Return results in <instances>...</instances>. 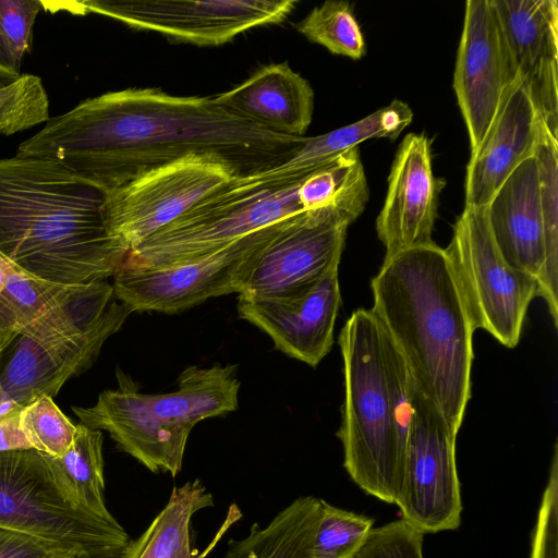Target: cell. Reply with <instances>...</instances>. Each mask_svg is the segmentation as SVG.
I'll use <instances>...</instances> for the list:
<instances>
[{
  "mask_svg": "<svg viewBox=\"0 0 558 558\" xmlns=\"http://www.w3.org/2000/svg\"><path fill=\"white\" fill-rule=\"evenodd\" d=\"M52 558H88V557L85 556V555H82V554L71 553V554H64V555H60V556H54Z\"/></svg>",
  "mask_w": 558,
  "mask_h": 558,
  "instance_id": "cell-41",
  "label": "cell"
},
{
  "mask_svg": "<svg viewBox=\"0 0 558 558\" xmlns=\"http://www.w3.org/2000/svg\"><path fill=\"white\" fill-rule=\"evenodd\" d=\"M340 303L337 268L294 295H239L236 308L242 319L270 337L276 349L314 367L333 344Z\"/></svg>",
  "mask_w": 558,
  "mask_h": 558,
  "instance_id": "cell-15",
  "label": "cell"
},
{
  "mask_svg": "<svg viewBox=\"0 0 558 558\" xmlns=\"http://www.w3.org/2000/svg\"><path fill=\"white\" fill-rule=\"evenodd\" d=\"M424 534L402 519L372 529L353 558H424Z\"/></svg>",
  "mask_w": 558,
  "mask_h": 558,
  "instance_id": "cell-34",
  "label": "cell"
},
{
  "mask_svg": "<svg viewBox=\"0 0 558 558\" xmlns=\"http://www.w3.org/2000/svg\"><path fill=\"white\" fill-rule=\"evenodd\" d=\"M20 426L32 449L52 458L65 453L76 433V425L48 396L21 409Z\"/></svg>",
  "mask_w": 558,
  "mask_h": 558,
  "instance_id": "cell-32",
  "label": "cell"
},
{
  "mask_svg": "<svg viewBox=\"0 0 558 558\" xmlns=\"http://www.w3.org/2000/svg\"><path fill=\"white\" fill-rule=\"evenodd\" d=\"M117 376V389L104 390L93 407L72 411L83 425L107 430L121 451L154 473L177 476L192 428L239 407L235 365L189 366L167 393H141L121 371Z\"/></svg>",
  "mask_w": 558,
  "mask_h": 558,
  "instance_id": "cell-4",
  "label": "cell"
},
{
  "mask_svg": "<svg viewBox=\"0 0 558 558\" xmlns=\"http://www.w3.org/2000/svg\"><path fill=\"white\" fill-rule=\"evenodd\" d=\"M486 214L492 235L506 262L537 281L545 250L535 155L505 180L487 204Z\"/></svg>",
  "mask_w": 558,
  "mask_h": 558,
  "instance_id": "cell-20",
  "label": "cell"
},
{
  "mask_svg": "<svg viewBox=\"0 0 558 558\" xmlns=\"http://www.w3.org/2000/svg\"><path fill=\"white\" fill-rule=\"evenodd\" d=\"M544 225L545 259L537 278L536 296L547 304L558 326V140L546 135L535 153Z\"/></svg>",
  "mask_w": 558,
  "mask_h": 558,
  "instance_id": "cell-27",
  "label": "cell"
},
{
  "mask_svg": "<svg viewBox=\"0 0 558 558\" xmlns=\"http://www.w3.org/2000/svg\"><path fill=\"white\" fill-rule=\"evenodd\" d=\"M368 197L359 147L313 170L298 187V199L304 211L331 207L354 221L364 211Z\"/></svg>",
  "mask_w": 558,
  "mask_h": 558,
  "instance_id": "cell-26",
  "label": "cell"
},
{
  "mask_svg": "<svg viewBox=\"0 0 558 558\" xmlns=\"http://www.w3.org/2000/svg\"><path fill=\"white\" fill-rule=\"evenodd\" d=\"M69 286L45 280L13 264L0 291V355Z\"/></svg>",
  "mask_w": 558,
  "mask_h": 558,
  "instance_id": "cell-28",
  "label": "cell"
},
{
  "mask_svg": "<svg viewBox=\"0 0 558 558\" xmlns=\"http://www.w3.org/2000/svg\"><path fill=\"white\" fill-rule=\"evenodd\" d=\"M238 177L228 162L201 155H190L150 170L105 193L102 209L107 230L132 251Z\"/></svg>",
  "mask_w": 558,
  "mask_h": 558,
  "instance_id": "cell-9",
  "label": "cell"
},
{
  "mask_svg": "<svg viewBox=\"0 0 558 558\" xmlns=\"http://www.w3.org/2000/svg\"><path fill=\"white\" fill-rule=\"evenodd\" d=\"M0 526L88 558H122L131 541L114 518L104 519L76 507L48 457L35 449L0 451Z\"/></svg>",
  "mask_w": 558,
  "mask_h": 558,
  "instance_id": "cell-6",
  "label": "cell"
},
{
  "mask_svg": "<svg viewBox=\"0 0 558 558\" xmlns=\"http://www.w3.org/2000/svg\"><path fill=\"white\" fill-rule=\"evenodd\" d=\"M456 437L415 387L414 415L395 504L401 519L423 534L456 530L461 523Z\"/></svg>",
  "mask_w": 558,
  "mask_h": 558,
  "instance_id": "cell-13",
  "label": "cell"
},
{
  "mask_svg": "<svg viewBox=\"0 0 558 558\" xmlns=\"http://www.w3.org/2000/svg\"><path fill=\"white\" fill-rule=\"evenodd\" d=\"M412 120L411 107L402 100L395 99L351 124L318 136L305 137L303 145L283 163L240 177V181L248 187L257 189L291 184L343 153L359 147L364 141L396 140Z\"/></svg>",
  "mask_w": 558,
  "mask_h": 558,
  "instance_id": "cell-22",
  "label": "cell"
},
{
  "mask_svg": "<svg viewBox=\"0 0 558 558\" xmlns=\"http://www.w3.org/2000/svg\"><path fill=\"white\" fill-rule=\"evenodd\" d=\"M4 84H5V83H1V82H0V86H1V85H4Z\"/></svg>",
  "mask_w": 558,
  "mask_h": 558,
  "instance_id": "cell-42",
  "label": "cell"
},
{
  "mask_svg": "<svg viewBox=\"0 0 558 558\" xmlns=\"http://www.w3.org/2000/svg\"><path fill=\"white\" fill-rule=\"evenodd\" d=\"M371 289L369 311L457 435L471 397L474 329L445 250L432 243L385 257Z\"/></svg>",
  "mask_w": 558,
  "mask_h": 558,
  "instance_id": "cell-3",
  "label": "cell"
},
{
  "mask_svg": "<svg viewBox=\"0 0 558 558\" xmlns=\"http://www.w3.org/2000/svg\"><path fill=\"white\" fill-rule=\"evenodd\" d=\"M213 97L234 113L292 137H304L313 119L314 90L288 62L264 65L241 84Z\"/></svg>",
  "mask_w": 558,
  "mask_h": 558,
  "instance_id": "cell-21",
  "label": "cell"
},
{
  "mask_svg": "<svg viewBox=\"0 0 558 558\" xmlns=\"http://www.w3.org/2000/svg\"><path fill=\"white\" fill-rule=\"evenodd\" d=\"M104 198L56 160L0 158V254L56 283L113 277L130 250L109 234Z\"/></svg>",
  "mask_w": 558,
  "mask_h": 558,
  "instance_id": "cell-2",
  "label": "cell"
},
{
  "mask_svg": "<svg viewBox=\"0 0 558 558\" xmlns=\"http://www.w3.org/2000/svg\"><path fill=\"white\" fill-rule=\"evenodd\" d=\"M444 250L473 329H484L502 345L514 348L537 284L501 255L490 232L486 206H464Z\"/></svg>",
  "mask_w": 558,
  "mask_h": 558,
  "instance_id": "cell-8",
  "label": "cell"
},
{
  "mask_svg": "<svg viewBox=\"0 0 558 558\" xmlns=\"http://www.w3.org/2000/svg\"><path fill=\"white\" fill-rule=\"evenodd\" d=\"M0 66L4 68L7 70H10V71L20 73V71H17L14 68L12 59H11L7 48L4 47L1 38H0Z\"/></svg>",
  "mask_w": 558,
  "mask_h": 558,
  "instance_id": "cell-38",
  "label": "cell"
},
{
  "mask_svg": "<svg viewBox=\"0 0 558 558\" xmlns=\"http://www.w3.org/2000/svg\"><path fill=\"white\" fill-rule=\"evenodd\" d=\"M517 78L493 0L466 1L452 86L471 153L483 141Z\"/></svg>",
  "mask_w": 558,
  "mask_h": 558,
  "instance_id": "cell-14",
  "label": "cell"
},
{
  "mask_svg": "<svg viewBox=\"0 0 558 558\" xmlns=\"http://www.w3.org/2000/svg\"><path fill=\"white\" fill-rule=\"evenodd\" d=\"M519 80L548 133L558 140V2L493 0Z\"/></svg>",
  "mask_w": 558,
  "mask_h": 558,
  "instance_id": "cell-17",
  "label": "cell"
},
{
  "mask_svg": "<svg viewBox=\"0 0 558 558\" xmlns=\"http://www.w3.org/2000/svg\"><path fill=\"white\" fill-rule=\"evenodd\" d=\"M102 441L100 430L78 423L65 453L59 458L46 456L59 484L76 507L112 519L104 499Z\"/></svg>",
  "mask_w": 558,
  "mask_h": 558,
  "instance_id": "cell-25",
  "label": "cell"
},
{
  "mask_svg": "<svg viewBox=\"0 0 558 558\" xmlns=\"http://www.w3.org/2000/svg\"><path fill=\"white\" fill-rule=\"evenodd\" d=\"M301 181L257 189L238 177L130 251L123 266H167L197 258L303 213L298 199Z\"/></svg>",
  "mask_w": 558,
  "mask_h": 558,
  "instance_id": "cell-7",
  "label": "cell"
},
{
  "mask_svg": "<svg viewBox=\"0 0 558 558\" xmlns=\"http://www.w3.org/2000/svg\"><path fill=\"white\" fill-rule=\"evenodd\" d=\"M15 408H19V407H13L7 402L4 395L2 392V389H1V386H0V416L4 415L5 413H8L9 411H11Z\"/></svg>",
  "mask_w": 558,
  "mask_h": 558,
  "instance_id": "cell-40",
  "label": "cell"
},
{
  "mask_svg": "<svg viewBox=\"0 0 558 558\" xmlns=\"http://www.w3.org/2000/svg\"><path fill=\"white\" fill-rule=\"evenodd\" d=\"M339 345L344 402L337 436L343 447V466L362 490L395 504L401 484L395 405L383 329L371 311L352 313L340 332Z\"/></svg>",
  "mask_w": 558,
  "mask_h": 558,
  "instance_id": "cell-5",
  "label": "cell"
},
{
  "mask_svg": "<svg viewBox=\"0 0 558 558\" xmlns=\"http://www.w3.org/2000/svg\"><path fill=\"white\" fill-rule=\"evenodd\" d=\"M322 499L298 497L266 526L254 523L246 536L231 539L223 558H310Z\"/></svg>",
  "mask_w": 558,
  "mask_h": 558,
  "instance_id": "cell-23",
  "label": "cell"
},
{
  "mask_svg": "<svg viewBox=\"0 0 558 558\" xmlns=\"http://www.w3.org/2000/svg\"><path fill=\"white\" fill-rule=\"evenodd\" d=\"M128 317L116 316L78 337L48 345L20 335L0 355V386L7 402L24 408L44 396L53 399L66 380L95 363L105 341Z\"/></svg>",
  "mask_w": 558,
  "mask_h": 558,
  "instance_id": "cell-18",
  "label": "cell"
},
{
  "mask_svg": "<svg viewBox=\"0 0 558 558\" xmlns=\"http://www.w3.org/2000/svg\"><path fill=\"white\" fill-rule=\"evenodd\" d=\"M21 409L0 416V451L32 449L20 426Z\"/></svg>",
  "mask_w": 558,
  "mask_h": 558,
  "instance_id": "cell-37",
  "label": "cell"
},
{
  "mask_svg": "<svg viewBox=\"0 0 558 558\" xmlns=\"http://www.w3.org/2000/svg\"><path fill=\"white\" fill-rule=\"evenodd\" d=\"M546 135L550 134L527 89L517 78L483 141L470 154L464 184L465 206H487L513 170L535 155Z\"/></svg>",
  "mask_w": 558,
  "mask_h": 558,
  "instance_id": "cell-19",
  "label": "cell"
},
{
  "mask_svg": "<svg viewBox=\"0 0 558 558\" xmlns=\"http://www.w3.org/2000/svg\"><path fill=\"white\" fill-rule=\"evenodd\" d=\"M278 222L197 258L167 266H122L113 276L114 294L133 312L161 313L183 311L219 295L239 294L259 248Z\"/></svg>",
  "mask_w": 558,
  "mask_h": 558,
  "instance_id": "cell-10",
  "label": "cell"
},
{
  "mask_svg": "<svg viewBox=\"0 0 558 558\" xmlns=\"http://www.w3.org/2000/svg\"><path fill=\"white\" fill-rule=\"evenodd\" d=\"M304 141L265 129L213 96L130 87L49 118L16 155L56 160L105 194L190 155L219 158L245 177L280 166Z\"/></svg>",
  "mask_w": 558,
  "mask_h": 558,
  "instance_id": "cell-1",
  "label": "cell"
},
{
  "mask_svg": "<svg viewBox=\"0 0 558 558\" xmlns=\"http://www.w3.org/2000/svg\"><path fill=\"white\" fill-rule=\"evenodd\" d=\"M445 184L433 172L430 140L423 133L407 134L395 155L386 198L376 219L385 257L434 243L438 196Z\"/></svg>",
  "mask_w": 558,
  "mask_h": 558,
  "instance_id": "cell-16",
  "label": "cell"
},
{
  "mask_svg": "<svg viewBox=\"0 0 558 558\" xmlns=\"http://www.w3.org/2000/svg\"><path fill=\"white\" fill-rule=\"evenodd\" d=\"M298 0H86L73 13H97L131 28L197 46H220L241 33L283 22Z\"/></svg>",
  "mask_w": 558,
  "mask_h": 558,
  "instance_id": "cell-11",
  "label": "cell"
},
{
  "mask_svg": "<svg viewBox=\"0 0 558 558\" xmlns=\"http://www.w3.org/2000/svg\"><path fill=\"white\" fill-rule=\"evenodd\" d=\"M20 73L17 72H13V71H10V70H7L2 66H0V82L1 83H11L13 81H15L16 78L20 77Z\"/></svg>",
  "mask_w": 558,
  "mask_h": 558,
  "instance_id": "cell-39",
  "label": "cell"
},
{
  "mask_svg": "<svg viewBox=\"0 0 558 558\" xmlns=\"http://www.w3.org/2000/svg\"><path fill=\"white\" fill-rule=\"evenodd\" d=\"M49 118V99L39 76L21 74L0 86V135L26 131Z\"/></svg>",
  "mask_w": 558,
  "mask_h": 558,
  "instance_id": "cell-31",
  "label": "cell"
},
{
  "mask_svg": "<svg viewBox=\"0 0 558 558\" xmlns=\"http://www.w3.org/2000/svg\"><path fill=\"white\" fill-rule=\"evenodd\" d=\"M44 9L38 0H0V38L17 71L31 48L36 17Z\"/></svg>",
  "mask_w": 558,
  "mask_h": 558,
  "instance_id": "cell-33",
  "label": "cell"
},
{
  "mask_svg": "<svg viewBox=\"0 0 558 558\" xmlns=\"http://www.w3.org/2000/svg\"><path fill=\"white\" fill-rule=\"evenodd\" d=\"M213 506V495L199 480L174 486L162 510L130 541L122 558H199L191 545L192 518Z\"/></svg>",
  "mask_w": 558,
  "mask_h": 558,
  "instance_id": "cell-24",
  "label": "cell"
},
{
  "mask_svg": "<svg viewBox=\"0 0 558 558\" xmlns=\"http://www.w3.org/2000/svg\"><path fill=\"white\" fill-rule=\"evenodd\" d=\"M373 525L372 518L337 508L322 499L310 558H353L366 542Z\"/></svg>",
  "mask_w": 558,
  "mask_h": 558,
  "instance_id": "cell-30",
  "label": "cell"
},
{
  "mask_svg": "<svg viewBox=\"0 0 558 558\" xmlns=\"http://www.w3.org/2000/svg\"><path fill=\"white\" fill-rule=\"evenodd\" d=\"M295 28L333 54L359 60L366 53L363 33L348 1H325L296 23Z\"/></svg>",
  "mask_w": 558,
  "mask_h": 558,
  "instance_id": "cell-29",
  "label": "cell"
},
{
  "mask_svg": "<svg viewBox=\"0 0 558 558\" xmlns=\"http://www.w3.org/2000/svg\"><path fill=\"white\" fill-rule=\"evenodd\" d=\"M353 221L331 207L280 220L259 248L239 295L288 296L311 289L339 268Z\"/></svg>",
  "mask_w": 558,
  "mask_h": 558,
  "instance_id": "cell-12",
  "label": "cell"
},
{
  "mask_svg": "<svg viewBox=\"0 0 558 558\" xmlns=\"http://www.w3.org/2000/svg\"><path fill=\"white\" fill-rule=\"evenodd\" d=\"M71 553L78 554L60 544L0 526V558H52Z\"/></svg>",
  "mask_w": 558,
  "mask_h": 558,
  "instance_id": "cell-36",
  "label": "cell"
},
{
  "mask_svg": "<svg viewBox=\"0 0 558 558\" xmlns=\"http://www.w3.org/2000/svg\"><path fill=\"white\" fill-rule=\"evenodd\" d=\"M558 447L554 453L533 534L531 558H557Z\"/></svg>",
  "mask_w": 558,
  "mask_h": 558,
  "instance_id": "cell-35",
  "label": "cell"
}]
</instances>
